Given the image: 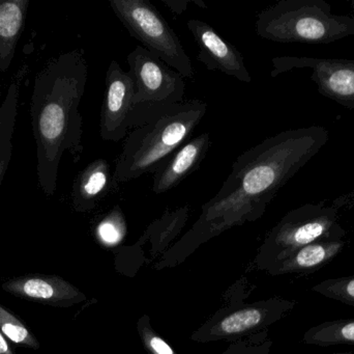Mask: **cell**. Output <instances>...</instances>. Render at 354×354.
I'll use <instances>...</instances> for the list:
<instances>
[{
    "instance_id": "8992f818",
    "label": "cell",
    "mask_w": 354,
    "mask_h": 354,
    "mask_svg": "<svg viewBox=\"0 0 354 354\" xmlns=\"http://www.w3.org/2000/svg\"><path fill=\"white\" fill-rule=\"evenodd\" d=\"M109 4L131 37L145 49L183 78L193 79L195 71L178 35L155 6L147 0H109Z\"/></svg>"
},
{
    "instance_id": "7402d4cb",
    "label": "cell",
    "mask_w": 354,
    "mask_h": 354,
    "mask_svg": "<svg viewBox=\"0 0 354 354\" xmlns=\"http://www.w3.org/2000/svg\"><path fill=\"white\" fill-rule=\"evenodd\" d=\"M162 2L171 10L174 16L183 14L187 10V6L191 3L196 4L201 8H207L206 3L202 0H162Z\"/></svg>"
},
{
    "instance_id": "603a6c76",
    "label": "cell",
    "mask_w": 354,
    "mask_h": 354,
    "mask_svg": "<svg viewBox=\"0 0 354 354\" xmlns=\"http://www.w3.org/2000/svg\"><path fill=\"white\" fill-rule=\"evenodd\" d=\"M12 141L4 143L0 147V186L2 184L4 176H6V170L10 164V158H12Z\"/></svg>"
},
{
    "instance_id": "7a4b0ae2",
    "label": "cell",
    "mask_w": 354,
    "mask_h": 354,
    "mask_svg": "<svg viewBox=\"0 0 354 354\" xmlns=\"http://www.w3.org/2000/svg\"><path fill=\"white\" fill-rule=\"evenodd\" d=\"M88 78L82 49L52 58L35 77L31 97V126L37 143V178L46 195L57 188L64 152L78 162L82 155V116L79 112Z\"/></svg>"
},
{
    "instance_id": "52a82bcc",
    "label": "cell",
    "mask_w": 354,
    "mask_h": 354,
    "mask_svg": "<svg viewBox=\"0 0 354 354\" xmlns=\"http://www.w3.org/2000/svg\"><path fill=\"white\" fill-rule=\"evenodd\" d=\"M348 195L335 200L332 206L326 201L307 204L286 214L272 231L270 247L280 261L297 249L320 240H342L346 231L339 224V210L348 203Z\"/></svg>"
},
{
    "instance_id": "d4e9b609",
    "label": "cell",
    "mask_w": 354,
    "mask_h": 354,
    "mask_svg": "<svg viewBox=\"0 0 354 354\" xmlns=\"http://www.w3.org/2000/svg\"><path fill=\"white\" fill-rule=\"evenodd\" d=\"M0 354H16L10 346V341L0 332Z\"/></svg>"
},
{
    "instance_id": "44dd1931",
    "label": "cell",
    "mask_w": 354,
    "mask_h": 354,
    "mask_svg": "<svg viewBox=\"0 0 354 354\" xmlns=\"http://www.w3.org/2000/svg\"><path fill=\"white\" fill-rule=\"evenodd\" d=\"M97 232L100 238L108 245H115L122 238L124 220L120 207L112 209L110 213L101 220L97 226Z\"/></svg>"
},
{
    "instance_id": "ffe728a7",
    "label": "cell",
    "mask_w": 354,
    "mask_h": 354,
    "mask_svg": "<svg viewBox=\"0 0 354 354\" xmlns=\"http://www.w3.org/2000/svg\"><path fill=\"white\" fill-rule=\"evenodd\" d=\"M264 317H266V313L263 310H243V311L235 312L225 318L218 326V330L223 334H239L259 326L263 321Z\"/></svg>"
},
{
    "instance_id": "ac0fdd59",
    "label": "cell",
    "mask_w": 354,
    "mask_h": 354,
    "mask_svg": "<svg viewBox=\"0 0 354 354\" xmlns=\"http://www.w3.org/2000/svg\"><path fill=\"white\" fill-rule=\"evenodd\" d=\"M19 81L8 87V95L0 105V147L12 141L16 126L17 108L19 101Z\"/></svg>"
},
{
    "instance_id": "7c38bea8",
    "label": "cell",
    "mask_w": 354,
    "mask_h": 354,
    "mask_svg": "<svg viewBox=\"0 0 354 354\" xmlns=\"http://www.w3.org/2000/svg\"><path fill=\"white\" fill-rule=\"evenodd\" d=\"M4 292L41 305L64 307L78 297L77 291L58 276L28 274L2 283Z\"/></svg>"
},
{
    "instance_id": "4316f807",
    "label": "cell",
    "mask_w": 354,
    "mask_h": 354,
    "mask_svg": "<svg viewBox=\"0 0 354 354\" xmlns=\"http://www.w3.org/2000/svg\"><path fill=\"white\" fill-rule=\"evenodd\" d=\"M351 6H353V10H354V0L353 1H351Z\"/></svg>"
},
{
    "instance_id": "e0dca14e",
    "label": "cell",
    "mask_w": 354,
    "mask_h": 354,
    "mask_svg": "<svg viewBox=\"0 0 354 354\" xmlns=\"http://www.w3.org/2000/svg\"><path fill=\"white\" fill-rule=\"evenodd\" d=\"M0 332L15 346L39 351L41 348L35 335L14 315L10 310L0 305Z\"/></svg>"
},
{
    "instance_id": "3957f363",
    "label": "cell",
    "mask_w": 354,
    "mask_h": 354,
    "mask_svg": "<svg viewBox=\"0 0 354 354\" xmlns=\"http://www.w3.org/2000/svg\"><path fill=\"white\" fill-rule=\"evenodd\" d=\"M202 100L185 101L153 122L133 129L115 160L112 191L145 174H153L172 153L189 141L205 116Z\"/></svg>"
},
{
    "instance_id": "30bf717a",
    "label": "cell",
    "mask_w": 354,
    "mask_h": 354,
    "mask_svg": "<svg viewBox=\"0 0 354 354\" xmlns=\"http://www.w3.org/2000/svg\"><path fill=\"white\" fill-rule=\"evenodd\" d=\"M187 26L199 49L197 60L202 62L207 70L220 71L228 76L234 77L241 82H252V76L241 52L232 44L223 39L212 25L199 19H189Z\"/></svg>"
},
{
    "instance_id": "ba28073f",
    "label": "cell",
    "mask_w": 354,
    "mask_h": 354,
    "mask_svg": "<svg viewBox=\"0 0 354 354\" xmlns=\"http://www.w3.org/2000/svg\"><path fill=\"white\" fill-rule=\"evenodd\" d=\"M272 77L293 69H311L319 94L354 110V60L281 56L272 58Z\"/></svg>"
},
{
    "instance_id": "277c9868",
    "label": "cell",
    "mask_w": 354,
    "mask_h": 354,
    "mask_svg": "<svg viewBox=\"0 0 354 354\" xmlns=\"http://www.w3.org/2000/svg\"><path fill=\"white\" fill-rule=\"evenodd\" d=\"M256 33L278 43L330 44L354 35V18L324 0H281L258 15Z\"/></svg>"
},
{
    "instance_id": "5b68a950",
    "label": "cell",
    "mask_w": 354,
    "mask_h": 354,
    "mask_svg": "<svg viewBox=\"0 0 354 354\" xmlns=\"http://www.w3.org/2000/svg\"><path fill=\"white\" fill-rule=\"evenodd\" d=\"M127 62L135 83L130 131L153 122L185 102V78L142 46H137Z\"/></svg>"
},
{
    "instance_id": "2e32d148",
    "label": "cell",
    "mask_w": 354,
    "mask_h": 354,
    "mask_svg": "<svg viewBox=\"0 0 354 354\" xmlns=\"http://www.w3.org/2000/svg\"><path fill=\"white\" fill-rule=\"evenodd\" d=\"M304 341L306 344L322 347L354 345V318L322 322L310 328Z\"/></svg>"
},
{
    "instance_id": "484cf974",
    "label": "cell",
    "mask_w": 354,
    "mask_h": 354,
    "mask_svg": "<svg viewBox=\"0 0 354 354\" xmlns=\"http://www.w3.org/2000/svg\"><path fill=\"white\" fill-rule=\"evenodd\" d=\"M332 354H354V353H335Z\"/></svg>"
},
{
    "instance_id": "6da1fadb",
    "label": "cell",
    "mask_w": 354,
    "mask_h": 354,
    "mask_svg": "<svg viewBox=\"0 0 354 354\" xmlns=\"http://www.w3.org/2000/svg\"><path fill=\"white\" fill-rule=\"evenodd\" d=\"M328 131L313 126L283 131L243 152L212 199L201 222L212 230L262 215L280 189L328 143Z\"/></svg>"
},
{
    "instance_id": "5bb4252c",
    "label": "cell",
    "mask_w": 354,
    "mask_h": 354,
    "mask_svg": "<svg viewBox=\"0 0 354 354\" xmlns=\"http://www.w3.org/2000/svg\"><path fill=\"white\" fill-rule=\"evenodd\" d=\"M28 3V0H0V72L8 68L14 57Z\"/></svg>"
},
{
    "instance_id": "4fadbf2b",
    "label": "cell",
    "mask_w": 354,
    "mask_h": 354,
    "mask_svg": "<svg viewBox=\"0 0 354 354\" xmlns=\"http://www.w3.org/2000/svg\"><path fill=\"white\" fill-rule=\"evenodd\" d=\"M113 172L109 162L99 158L83 168L72 189V201L78 211H89L112 191Z\"/></svg>"
},
{
    "instance_id": "9c48e42d",
    "label": "cell",
    "mask_w": 354,
    "mask_h": 354,
    "mask_svg": "<svg viewBox=\"0 0 354 354\" xmlns=\"http://www.w3.org/2000/svg\"><path fill=\"white\" fill-rule=\"evenodd\" d=\"M135 97V83L130 72L122 70L115 60L106 73L105 97L102 104L100 133L103 141H118L130 132L131 112Z\"/></svg>"
},
{
    "instance_id": "cb8c5ba5",
    "label": "cell",
    "mask_w": 354,
    "mask_h": 354,
    "mask_svg": "<svg viewBox=\"0 0 354 354\" xmlns=\"http://www.w3.org/2000/svg\"><path fill=\"white\" fill-rule=\"evenodd\" d=\"M151 346L158 354H174L171 347L158 337L151 339Z\"/></svg>"
},
{
    "instance_id": "8fae6325",
    "label": "cell",
    "mask_w": 354,
    "mask_h": 354,
    "mask_svg": "<svg viewBox=\"0 0 354 354\" xmlns=\"http://www.w3.org/2000/svg\"><path fill=\"white\" fill-rule=\"evenodd\" d=\"M210 147V135L206 132L185 141L153 172V193L163 195L176 188L199 168Z\"/></svg>"
},
{
    "instance_id": "9a60e30c",
    "label": "cell",
    "mask_w": 354,
    "mask_h": 354,
    "mask_svg": "<svg viewBox=\"0 0 354 354\" xmlns=\"http://www.w3.org/2000/svg\"><path fill=\"white\" fill-rule=\"evenodd\" d=\"M345 241L320 240L310 243L282 261L283 272L312 274L328 265L344 249Z\"/></svg>"
},
{
    "instance_id": "d6986e66",
    "label": "cell",
    "mask_w": 354,
    "mask_h": 354,
    "mask_svg": "<svg viewBox=\"0 0 354 354\" xmlns=\"http://www.w3.org/2000/svg\"><path fill=\"white\" fill-rule=\"evenodd\" d=\"M328 299L354 307V276L328 278L312 288Z\"/></svg>"
}]
</instances>
